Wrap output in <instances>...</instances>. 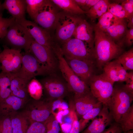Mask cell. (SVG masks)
<instances>
[{
    "mask_svg": "<svg viewBox=\"0 0 133 133\" xmlns=\"http://www.w3.org/2000/svg\"><path fill=\"white\" fill-rule=\"evenodd\" d=\"M94 50L95 63L102 69L107 63L117 58L122 53V47L117 44L104 32L94 26Z\"/></svg>",
    "mask_w": 133,
    "mask_h": 133,
    "instance_id": "cell-1",
    "label": "cell"
},
{
    "mask_svg": "<svg viewBox=\"0 0 133 133\" xmlns=\"http://www.w3.org/2000/svg\"><path fill=\"white\" fill-rule=\"evenodd\" d=\"M52 50L58 60L59 69L67 83L70 92H73L74 95H80L90 91L88 85L76 75L68 65L62 53L60 47L57 44H55Z\"/></svg>",
    "mask_w": 133,
    "mask_h": 133,
    "instance_id": "cell-2",
    "label": "cell"
},
{
    "mask_svg": "<svg viewBox=\"0 0 133 133\" xmlns=\"http://www.w3.org/2000/svg\"><path fill=\"white\" fill-rule=\"evenodd\" d=\"M133 100V93L127 89L124 85L113 86L108 108L114 121L118 123L122 115L131 106Z\"/></svg>",
    "mask_w": 133,
    "mask_h": 133,
    "instance_id": "cell-3",
    "label": "cell"
},
{
    "mask_svg": "<svg viewBox=\"0 0 133 133\" xmlns=\"http://www.w3.org/2000/svg\"><path fill=\"white\" fill-rule=\"evenodd\" d=\"M11 49L29 51L34 39L21 25L15 21L9 27L4 38Z\"/></svg>",
    "mask_w": 133,
    "mask_h": 133,
    "instance_id": "cell-4",
    "label": "cell"
},
{
    "mask_svg": "<svg viewBox=\"0 0 133 133\" xmlns=\"http://www.w3.org/2000/svg\"><path fill=\"white\" fill-rule=\"evenodd\" d=\"M61 47L64 58L90 60L95 62L94 50L85 42L72 37L62 44Z\"/></svg>",
    "mask_w": 133,
    "mask_h": 133,
    "instance_id": "cell-5",
    "label": "cell"
},
{
    "mask_svg": "<svg viewBox=\"0 0 133 133\" xmlns=\"http://www.w3.org/2000/svg\"><path fill=\"white\" fill-rule=\"evenodd\" d=\"M14 75L29 82L38 76H46L50 73L46 68L29 51L22 55L21 67Z\"/></svg>",
    "mask_w": 133,
    "mask_h": 133,
    "instance_id": "cell-6",
    "label": "cell"
},
{
    "mask_svg": "<svg viewBox=\"0 0 133 133\" xmlns=\"http://www.w3.org/2000/svg\"><path fill=\"white\" fill-rule=\"evenodd\" d=\"M39 81L45 93L50 100L62 99L70 92L66 82L57 73L50 74Z\"/></svg>",
    "mask_w": 133,
    "mask_h": 133,
    "instance_id": "cell-7",
    "label": "cell"
},
{
    "mask_svg": "<svg viewBox=\"0 0 133 133\" xmlns=\"http://www.w3.org/2000/svg\"><path fill=\"white\" fill-rule=\"evenodd\" d=\"M82 19L64 12H58L54 27L57 39L62 44L73 36L76 28Z\"/></svg>",
    "mask_w": 133,
    "mask_h": 133,
    "instance_id": "cell-8",
    "label": "cell"
},
{
    "mask_svg": "<svg viewBox=\"0 0 133 133\" xmlns=\"http://www.w3.org/2000/svg\"><path fill=\"white\" fill-rule=\"evenodd\" d=\"M88 85L93 95L103 105L108 108L114 85L102 74L94 75L90 80Z\"/></svg>",
    "mask_w": 133,
    "mask_h": 133,
    "instance_id": "cell-9",
    "label": "cell"
},
{
    "mask_svg": "<svg viewBox=\"0 0 133 133\" xmlns=\"http://www.w3.org/2000/svg\"><path fill=\"white\" fill-rule=\"evenodd\" d=\"M29 51L50 74L57 73L59 69L58 61L52 49L41 45L33 40Z\"/></svg>",
    "mask_w": 133,
    "mask_h": 133,
    "instance_id": "cell-10",
    "label": "cell"
},
{
    "mask_svg": "<svg viewBox=\"0 0 133 133\" xmlns=\"http://www.w3.org/2000/svg\"><path fill=\"white\" fill-rule=\"evenodd\" d=\"M3 47V50L0 53L1 72L11 73L17 72L21 66L22 55L21 50L10 48L6 45Z\"/></svg>",
    "mask_w": 133,
    "mask_h": 133,
    "instance_id": "cell-11",
    "label": "cell"
},
{
    "mask_svg": "<svg viewBox=\"0 0 133 133\" xmlns=\"http://www.w3.org/2000/svg\"><path fill=\"white\" fill-rule=\"evenodd\" d=\"M58 12L51 0H46L33 19L43 28L48 30L55 27Z\"/></svg>",
    "mask_w": 133,
    "mask_h": 133,
    "instance_id": "cell-12",
    "label": "cell"
},
{
    "mask_svg": "<svg viewBox=\"0 0 133 133\" xmlns=\"http://www.w3.org/2000/svg\"><path fill=\"white\" fill-rule=\"evenodd\" d=\"M16 22L26 30L37 43L52 49L55 43L52 41L49 31L39 26L35 22L25 18Z\"/></svg>",
    "mask_w": 133,
    "mask_h": 133,
    "instance_id": "cell-13",
    "label": "cell"
},
{
    "mask_svg": "<svg viewBox=\"0 0 133 133\" xmlns=\"http://www.w3.org/2000/svg\"><path fill=\"white\" fill-rule=\"evenodd\" d=\"M64 58L76 75L88 85L90 80L95 75V62L76 58Z\"/></svg>",
    "mask_w": 133,
    "mask_h": 133,
    "instance_id": "cell-14",
    "label": "cell"
},
{
    "mask_svg": "<svg viewBox=\"0 0 133 133\" xmlns=\"http://www.w3.org/2000/svg\"><path fill=\"white\" fill-rule=\"evenodd\" d=\"M114 121L108 108L103 105L99 113L81 133H100Z\"/></svg>",
    "mask_w": 133,
    "mask_h": 133,
    "instance_id": "cell-15",
    "label": "cell"
},
{
    "mask_svg": "<svg viewBox=\"0 0 133 133\" xmlns=\"http://www.w3.org/2000/svg\"><path fill=\"white\" fill-rule=\"evenodd\" d=\"M73 100L78 118H81L93 108L102 104L93 95L90 90L81 95H74Z\"/></svg>",
    "mask_w": 133,
    "mask_h": 133,
    "instance_id": "cell-16",
    "label": "cell"
},
{
    "mask_svg": "<svg viewBox=\"0 0 133 133\" xmlns=\"http://www.w3.org/2000/svg\"><path fill=\"white\" fill-rule=\"evenodd\" d=\"M34 103L24 113L31 123H44L51 115L52 102L39 101Z\"/></svg>",
    "mask_w": 133,
    "mask_h": 133,
    "instance_id": "cell-17",
    "label": "cell"
},
{
    "mask_svg": "<svg viewBox=\"0 0 133 133\" xmlns=\"http://www.w3.org/2000/svg\"><path fill=\"white\" fill-rule=\"evenodd\" d=\"M94 27L85 20L82 19L76 27L73 36L86 43L94 50Z\"/></svg>",
    "mask_w": 133,
    "mask_h": 133,
    "instance_id": "cell-18",
    "label": "cell"
},
{
    "mask_svg": "<svg viewBox=\"0 0 133 133\" xmlns=\"http://www.w3.org/2000/svg\"><path fill=\"white\" fill-rule=\"evenodd\" d=\"M2 5L3 10H7L16 21L25 18V0H5Z\"/></svg>",
    "mask_w": 133,
    "mask_h": 133,
    "instance_id": "cell-19",
    "label": "cell"
},
{
    "mask_svg": "<svg viewBox=\"0 0 133 133\" xmlns=\"http://www.w3.org/2000/svg\"><path fill=\"white\" fill-rule=\"evenodd\" d=\"M25 100L10 95L0 103V115H11L16 112L23 106Z\"/></svg>",
    "mask_w": 133,
    "mask_h": 133,
    "instance_id": "cell-20",
    "label": "cell"
},
{
    "mask_svg": "<svg viewBox=\"0 0 133 133\" xmlns=\"http://www.w3.org/2000/svg\"><path fill=\"white\" fill-rule=\"evenodd\" d=\"M124 19L119 18L115 23L108 28L104 33L120 46L119 41L121 38L124 36L127 30V25Z\"/></svg>",
    "mask_w": 133,
    "mask_h": 133,
    "instance_id": "cell-21",
    "label": "cell"
},
{
    "mask_svg": "<svg viewBox=\"0 0 133 133\" xmlns=\"http://www.w3.org/2000/svg\"><path fill=\"white\" fill-rule=\"evenodd\" d=\"M12 75L10 85L11 95L26 100L29 95L27 89L29 82Z\"/></svg>",
    "mask_w": 133,
    "mask_h": 133,
    "instance_id": "cell-22",
    "label": "cell"
},
{
    "mask_svg": "<svg viewBox=\"0 0 133 133\" xmlns=\"http://www.w3.org/2000/svg\"><path fill=\"white\" fill-rule=\"evenodd\" d=\"M10 116L13 133H26L30 121L24 113L16 112Z\"/></svg>",
    "mask_w": 133,
    "mask_h": 133,
    "instance_id": "cell-23",
    "label": "cell"
},
{
    "mask_svg": "<svg viewBox=\"0 0 133 133\" xmlns=\"http://www.w3.org/2000/svg\"><path fill=\"white\" fill-rule=\"evenodd\" d=\"M55 5L70 14L77 16L86 14L78 5L74 0H51Z\"/></svg>",
    "mask_w": 133,
    "mask_h": 133,
    "instance_id": "cell-24",
    "label": "cell"
},
{
    "mask_svg": "<svg viewBox=\"0 0 133 133\" xmlns=\"http://www.w3.org/2000/svg\"><path fill=\"white\" fill-rule=\"evenodd\" d=\"M110 3L108 0H100L86 12L87 17L92 21L98 19L107 11Z\"/></svg>",
    "mask_w": 133,
    "mask_h": 133,
    "instance_id": "cell-25",
    "label": "cell"
},
{
    "mask_svg": "<svg viewBox=\"0 0 133 133\" xmlns=\"http://www.w3.org/2000/svg\"><path fill=\"white\" fill-rule=\"evenodd\" d=\"M13 75L0 72V103L11 95L10 85Z\"/></svg>",
    "mask_w": 133,
    "mask_h": 133,
    "instance_id": "cell-26",
    "label": "cell"
},
{
    "mask_svg": "<svg viewBox=\"0 0 133 133\" xmlns=\"http://www.w3.org/2000/svg\"><path fill=\"white\" fill-rule=\"evenodd\" d=\"M119 19L107 11L98 18V22L94 26L104 33L108 28L115 23Z\"/></svg>",
    "mask_w": 133,
    "mask_h": 133,
    "instance_id": "cell-27",
    "label": "cell"
},
{
    "mask_svg": "<svg viewBox=\"0 0 133 133\" xmlns=\"http://www.w3.org/2000/svg\"><path fill=\"white\" fill-rule=\"evenodd\" d=\"M103 105L101 104L95 107L84 115L82 116L79 121L80 127V133L82 132L90 124L95 117L101 110Z\"/></svg>",
    "mask_w": 133,
    "mask_h": 133,
    "instance_id": "cell-28",
    "label": "cell"
},
{
    "mask_svg": "<svg viewBox=\"0 0 133 133\" xmlns=\"http://www.w3.org/2000/svg\"><path fill=\"white\" fill-rule=\"evenodd\" d=\"M118 123L124 133L133 130V105L122 116Z\"/></svg>",
    "mask_w": 133,
    "mask_h": 133,
    "instance_id": "cell-29",
    "label": "cell"
},
{
    "mask_svg": "<svg viewBox=\"0 0 133 133\" xmlns=\"http://www.w3.org/2000/svg\"><path fill=\"white\" fill-rule=\"evenodd\" d=\"M27 89L29 95L35 100H39L42 95V86L40 82L36 79L33 78L29 82Z\"/></svg>",
    "mask_w": 133,
    "mask_h": 133,
    "instance_id": "cell-30",
    "label": "cell"
},
{
    "mask_svg": "<svg viewBox=\"0 0 133 133\" xmlns=\"http://www.w3.org/2000/svg\"><path fill=\"white\" fill-rule=\"evenodd\" d=\"M103 73L114 85L116 82H119L117 71L114 60L107 63L103 66Z\"/></svg>",
    "mask_w": 133,
    "mask_h": 133,
    "instance_id": "cell-31",
    "label": "cell"
},
{
    "mask_svg": "<svg viewBox=\"0 0 133 133\" xmlns=\"http://www.w3.org/2000/svg\"><path fill=\"white\" fill-rule=\"evenodd\" d=\"M116 59L126 70H133V49L122 53Z\"/></svg>",
    "mask_w": 133,
    "mask_h": 133,
    "instance_id": "cell-32",
    "label": "cell"
},
{
    "mask_svg": "<svg viewBox=\"0 0 133 133\" xmlns=\"http://www.w3.org/2000/svg\"><path fill=\"white\" fill-rule=\"evenodd\" d=\"M108 11L119 18L128 19L130 16L121 4L116 3H110L107 9Z\"/></svg>",
    "mask_w": 133,
    "mask_h": 133,
    "instance_id": "cell-33",
    "label": "cell"
},
{
    "mask_svg": "<svg viewBox=\"0 0 133 133\" xmlns=\"http://www.w3.org/2000/svg\"><path fill=\"white\" fill-rule=\"evenodd\" d=\"M45 0H25L26 10L33 19Z\"/></svg>",
    "mask_w": 133,
    "mask_h": 133,
    "instance_id": "cell-34",
    "label": "cell"
},
{
    "mask_svg": "<svg viewBox=\"0 0 133 133\" xmlns=\"http://www.w3.org/2000/svg\"><path fill=\"white\" fill-rule=\"evenodd\" d=\"M44 123L46 128V133H59L60 127L54 116L51 115Z\"/></svg>",
    "mask_w": 133,
    "mask_h": 133,
    "instance_id": "cell-35",
    "label": "cell"
},
{
    "mask_svg": "<svg viewBox=\"0 0 133 133\" xmlns=\"http://www.w3.org/2000/svg\"><path fill=\"white\" fill-rule=\"evenodd\" d=\"M0 133H13L10 115H0Z\"/></svg>",
    "mask_w": 133,
    "mask_h": 133,
    "instance_id": "cell-36",
    "label": "cell"
},
{
    "mask_svg": "<svg viewBox=\"0 0 133 133\" xmlns=\"http://www.w3.org/2000/svg\"><path fill=\"white\" fill-rule=\"evenodd\" d=\"M15 21L13 17L9 18L0 17V38H4L8 28Z\"/></svg>",
    "mask_w": 133,
    "mask_h": 133,
    "instance_id": "cell-37",
    "label": "cell"
},
{
    "mask_svg": "<svg viewBox=\"0 0 133 133\" xmlns=\"http://www.w3.org/2000/svg\"><path fill=\"white\" fill-rule=\"evenodd\" d=\"M45 125L44 123L34 122H31L26 133H46Z\"/></svg>",
    "mask_w": 133,
    "mask_h": 133,
    "instance_id": "cell-38",
    "label": "cell"
},
{
    "mask_svg": "<svg viewBox=\"0 0 133 133\" xmlns=\"http://www.w3.org/2000/svg\"><path fill=\"white\" fill-rule=\"evenodd\" d=\"M114 61L117 71L119 82H125L128 78V73L116 59Z\"/></svg>",
    "mask_w": 133,
    "mask_h": 133,
    "instance_id": "cell-39",
    "label": "cell"
},
{
    "mask_svg": "<svg viewBox=\"0 0 133 133\" xmlns=\"http://www.w3.org/2000/svg\"><path fill=\"white\" fill-rule=\"evenodd\" d=\"M100 133H124L121 126L118 122L114 121L104 131Z\"/></svg>",
    "mask_w": 133,
    "mask_h": 133,
    "instance_id": "cell-40",
    "label": "cell"
},
{
    "mask_svg": "<svg viewBox=\"0 0 133 133\" xmlns=\"http://www.w3.org/2000/svg\"><path fill=\"white\" fill-rule=\"evenodd\" d=\"M121 5L128 14L130 17L133 15V0H124Z\"/></svg>",
    "mask_w": 133,
    "mask_h": 133,
    "instance_id": "cell-41",
    "label": "cell"
},
{
    "mask_svg": "<svg viewBox=\"0 0 133 133\" xmlns=\"http://www.w3.org/2000/svg\"><path fill=\"white\" fill-rule=\"evenodd\" d=\"M124 37L123 42L128 46L132 45L133 43V28L127 29Z\"/></svg>",
    "mask_w": 133,
    "mask_h": 133,
    "instance_id": "cell-42",
    "label": "cell"
},
{
    "mask_svg": "<svg viewBox=\"0 0 133 133\" xmlns=\"http://www.w3.org/2000/svg\"><path fill=\"white\" fill-rule=\"evenodd\" d=\"M125 87L129 91L133 93V72L131 71L128 73V76L125 81Z\"/></svg>",
    "mask_w": 133,
    "mask_h": 133,
    "instance_id": "cell-43",
    "label": "cell"
},
{
    "mask_svg": "<svg viewBox=\"0 0 133 133\" xmlns=\"http://www.w3.org/2000/svg\"><path fill=\"white\" fill-rule=\"evenodd\" d=\"M80 124L76 114L75 115L70 131L69 133H80Z\"/></svg>",
    "mask_w": 133,
    "mask_h": 133,
    "instance_id": "cell-44",
    "label": "cell"
},
{
    "mask_svg": "<svg viewBox=\"0 0 133 133\" xmlns=\"http://www.w3.org/2000/svg\"><path fill=\"white\" fill-rule=\"evenodd\" d=\"M70 111L69 109L64 110H60L55 114V118L60 125L62 123V119L63 117L68 114Z\"/></svg>",
    "mask_w": 133,
    "mask_h": 133,
    "instance_id": "cell-45",
    "label": "cell"
},
{
    "mask_svg": "<svg viewBox=\"0 0 133 133\" xmlns=\"http://www.w3.org/2000/svg\"><path fill=\"white\" fill-rule=\"evenodd\" d=\"M99 0H86L84 5L81 9L83 11L86 12Z\"/></svg>",
    "mask_w": 133,
    "mask_h": 133,
    "instance_id": "cell-46",
    "label": "cell"
},
{
    "mask_svg": "<svg viewBox=\"0 0 133 133\" xmlns=\"http://www.w3.org/2000/svg\"><path fill=\"white\" fill-rule=\"evenodd\" d=\"M62 101V99H56L52 102L51 108L52 113H54L56 109H60V110Z\"/></svg>",
    "mask_w": 133,
    "mask_h": 133,
    "instance_id": "cell-47",
    "label": "cell"
},
{
    "mask_svg": "<svg viewBox=\"0 0 133 133\" xmlns=\"http://www.w3.org/2000/svg\"><path fill=\"white\" fill-rule=\"evenodd\" d=\"M72 125L67 123H62L60 125V128L63 133H69L70 131Z\"/></svg>",
    "mask_w": 133,
    "mask_h": 133,
    "instance_id": "cell-48",
    "label": "cell"
},
{
    "mask_svg": "<svg viewBox=\"0 0 133 133\" xmlns=\"http://www.w3.org/2000/svg\"><path fill=\"white\" fill-rule=\"evenodd\" d=\"M128 22L127 27L130 29L133 28V15L130 17L128 19Z\"/></svg>",
    "mask_w": 133,
    "mask_h": 133,
    "instance_id": "cell-49",
    "label": "cell"
},
{
    "mask_svg": "<svg viewBox=\"0 0 133 133\" xmlns=\"http://www.w3.org/2000/svg\"><path fill=\"white\" fill-rule=\"evenodd\" d=\"M69 108V105L68 103L64 101H62L60 106V110H65Z\"/></svg>",
    "mask_w": 133,
    "mask_h": 133,
    "instance_id": "cell-50",
    "label": "cell"
},
{
    "mask_svg": "<svg viewBox=\"0 0 133 133\" xmlns=\"http://www.w3.org/2000/svg\"><path fill=\"white\" fill-rule=\"evenodd\" d=\"M75 1L81 8L84 5L86 0H74Z\"/></svg>",
    "mask_w": 133,
    "mask_h": 133,
    "instance_id": "cell-51",
    "label": "cell"
},
{
    "mask_svg": "<svg viewBox=\"0 0 133 133\" xmlns=\"http://www.w3.org/2000/svg\"><path fill=\"white\" fill-rule=\"evenodd\" d=\"M2 4L0 1V17H2V12L3 10Z\"/></svg>",
    "mask_w": 133,
    "mask_h": 133,
    "instance_id": "cell-52",
    "label": "cell"
},
{
    "mask_svg": "<svg viewBox=\"0 0 133 133\" xmlns=\"http://www.w3.org/2000/svg\"><path fill=\"white\" fill-rule=\"evenodd\" d=\"M124 133H133V130H131Z\"/></svg>",
    "mask_w": 133,
    "mask_h": 133,
    "instance_id": "cell-53",
    "label": "cell"
},
{
    "mask_svg": "<svg viewBox=\"0 0 133 133\" xmlns=\"http://www.w3.org/2000/svg\"><path fill=\"white\" fill-rule=\"evenodd\" d=\"M0 70H1V65H0Z\"/></svg>",
    "mask_w": 133,
    "mask_h": 133,
    "instance_id": "cell-54",
    "label": "cell"
},
{
    "mask_svg": "<svg viewBox=\"0 0 133 133\" xmlns=\"http://www.w3.org/2000/svg\"><path fill=\"white\" fill-rule=\"evenodd\" d=\"M1 49L0 48V53L1 52Z\"/></svg>",
    "mask_w": 133,
    "mask_h": 133,
    "instance_id": "cell-55",
    "label": "cell"
}]
</instances>
